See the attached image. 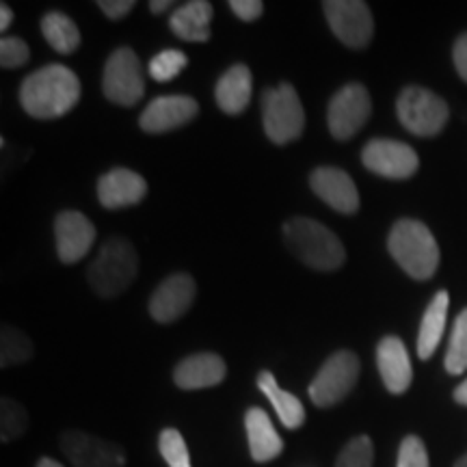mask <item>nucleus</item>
<instances>
[{"instance_id": "f257e3e1", "label": "nucleus", "mask_w": 467, "mask_h": 467, "mask_svg": "<svg viewBox=\"0 0 467 467\" xmlns=\"http://www.w3.org/2000/svg\"><path fill=\"white\" fill-rule=\"evenodd\" d=\"M80 100V80L66 66H46L28 74L20 87V104L35 119H57Z\"/></svg>"}, {"instance_id": "f03ea898", "label": "nucleus", "mask_w": 467, "mask_h": 467, "mask_svg": "<svg viewBox=\"0 0 467 467\" xmlns=\"http://www.w3.org/2000/svg\"><path fill=\"white\" fill-rule=\"evenodd\" d=\"M284 241L303 265L317 271H337L347 260V251L340 238L314 219H290L284 225Z\"/></svg>"}, {"instance_id": "7ed1b4c3", "label": "nucleus", "mask_w": 467, "mask_h": 467, "mask_svg": "<svg viewBox=\"0 0 467 467\" xmlns=\"http://www.w3.org/2000/svg\"><path fill=\"white\" fill-rule=\"evenodd\" d=\"M388 249L402 271L413 279H431L440 266V247L435 236L420 221L400 219L389 232Z\"/></svg>"}, {"instance_id": "20e7f679", "label": "nucleus", "mask_w": 467, "mask_h": 467, "mask_svg": "<svg viewBox=\"0 0 467 467\" xmlns=\"http://www.w3.org/2000/svg\"><path fill=\"white\" fill-rule=\"evenodd\" d=\"M139 273L137 251L126 238H109L89 266V284L104 299L119 296Z\"/></svg>"}, {"instance_id": "39448f33", "label": "nucleus", "mask_w": 467, "mask_h": 467, "mask_svg": "<svg viewBox=\"0 0 467 467\" xmlns=\"http://www.w3.org/2000/svg\"><path fill=\"white\" fill-rule=\"evenodd\" d=\"M262 124L266 137L275 145H285L299 139L306 128V110L288 83L266 89L262 96Z\"/></svg>"}, {"instance_id": "423d86ee", "label": "nucleus", "mask_w": 467, "mask_h": 467, "mask_svg": "<svg viewBox=\"0 0 467 467\" xmlns=\"http://www.w3.org/2000/svg\"><path fill=\"white\" fill-rule=\"evenodd\" d=\"M359 358L353 350H337L320 366L318 375L309 383V400L320 409H329L342 402L353 392L359 379Z\"/></svg>"}, {"instance_id": "0eeeda50", "label": "nucleus", "mask_w": 467, "mask_h": 467, "mask_svg": "<svg viewBox=\"0 0 467 467\" xmlns=\"http://www.w3.org/2000/svg\"><path fill=\"white\" fill-rule=\"evenodd\" d=\"M396 113H399L400 124L411 134L435 137L446 126L451 110L433 91L422 89V87H407L400 91L399 102H396Z\"/></svg>"}, {"instance_id": "6e6552de", "label": "nucleus", "mask_w": 467, "mask_h": 467, "mask_svg": "<svg viewBox=\"0 0 467 467\" xmlns=\"http://www.w3.org/2000/svg\"><path fill=\"white\" fill-rule=\"evenodd\" d=\"M102 91L107 100L119 107H134L145 93L143 67L137 52L130 48H117L104 66Z\"/></svg>"}, {"instance_id": "1a4fd4ad", "label": "nucleus", "mask_w": 467, "mask_h": 467, "mask_svg": "<svg viewBox=\"0 0 467 467\" xmlns=\"http://www.w3.org/2000/svg\"><path fill=\"white\" fill-rule=\"evenodd\" d=\"M323 11L331 31L344 46L361 50L375 35L372 11L361 0H325Z\"/></svg>"}, {"instance_id": "9d476101", "label": "nucleus", "mask_w": 467, "mask_h": 467, "mask_svg": "<svg viewBox=\"0 0 467 467\" xmlns=\"http://www.w3.org/2000/svg\"><path fill=\"white\" fill-rule=\"evenodd\" d=\"M370 113L372 100L364 85L350 83L347 87H342V89L331 98L329 110H327L329 132L334 134V139H337V141H347V139L355 137V134L366 126Z\"/></svg>"}, {"instance_id": "9b49d317", "label": "nucleus", "mask_w": 467, "mask_h": 467, "mask_svg": "<svg viewBox=\"0 0 467 467\" xmlns=\"http://www.w3.org/2000/svg\"><path fill=\"white\" fill-rule=\"evenodd\" d=\"M61 452L72 467H126V451L119 443L69 429L61 435Z\"/></svg>"}, {"instance_id": "f8f14e48", "label": "nucleus", "mask_w": 467, "mask_h": 467, "mask_svg": "<svg viewBox=\"0 0 467 467\" xmlns=\"http://www.w3.org/2000/svg\"><path fill=\"white\" fill-rule=\"evenodd\" d=\"M361 162L372 173L389 180H407L418 171L420 159L407 143L394 139H372L361 151Z\"/></svg>"}, {"instance_id": "ddd939ff", "label": "nucleus", "mask_w": 467, "mask_h": 467, "mask_svg": "<svg viewBox=\"0 0 467 467\" xmlns=\"http://www.w3.org/2000/svg\"><path fill=\"white\" fill-rule=\"evenodd\" d=\"M197 295L195 279L189 273H175L159 284L150 296V314L156 323L169 325L189 312Z\"/></svg>"}, {"instance_id": "4468645a", "label": "nucleus", "mask_w": 467, "mask_h": 467, "mask_svg": "<svg viewBox=\"0 0 467 467\" xmlns=\"http://www.w3.org/2000/svg\"><path fill=\"white\" fill-rule=\"evenodd\" d=\"M57 255L66 265L83 260L96 243V227L83 213L66 210L55 221Z\"/></svg>"}, {"instance_id": "2eb2a0df", "label": "nucleus", "mask_w": 467, "mask_h": 467, "mask_svg": "<svg viewBox=\"0 0 467 467\" xmlns=\"http://www.w3.org/2000/svg\"><path fill=\"white\" fill-rule=\"evenodd\" d=\"M197 113H200V107L191 96L171 93V96L154 98L141 113L139 126H141L143 132L162 134L189 124V121L195 119Z\"/></svg>"}, {"instance_id": "dca6fc26", "label": "nucleus", "mask_w": 467, "mask_h": 467, "mask_svg": "<svg viewBox=\"0 0 467 467\" xmlns=\"http://www.w3.org/2000/svg\"><path fill=\"white\" fill-rule=\"evenodd\" d=\"M309 186L327 206L340 214H355L359 210V191L353 178L337 167H318L309 175Z\"/></svg>"}, {"instance_id": "f3484780", "label": "nucleus", "mask_w": 467, "mask_h": 467, "mask_svg": "<svg viewBox=\"0 0 467 467\" xmlns=\"http://www.w3.org/2000/svg\"><path fill=\"white\" fill-rule=\"evenodd\" d=\"M379 375L389 394H405L413 381V368L400 337L385 336L377 347Z\"/></svg>"}, {"instance_id": "a211bd4d", "label": "nucleus", "mask_w": 467, "mask_h": 467, "mask_svg": "<svg viewBox=\"0 0 467 467\" xmlns=\"http://www.w3.org/2000/svg\"><path fill=\"white\" fill-rule=\"evenodd\" d=\"M145 195H148V182L130 169H110L98 182V200L109 210L137 206Z\"/></svg>"}, {"instance_id": "6ab92c4d", "label": "nucleus", "mask_w": 467, "mask_h": 467, "mask_svg": "<svg viewBox=\"0 0 467 467\" xmlns=\"http://www.w3.org/2000/svg\"><path fill=\"white\" fill-rule=\"evenodd\" d=\"M225 375L227 366L217 353H195L175 366L173 381L180 389L195 392V389L214 388L223 381Z\"/></svg>"}, {"instance_id": "aec40b11", "label": "nucleus", "mask_w": 467, "mask_h": 467, "mask_svg": "<svg viewBox=\"0 0 467 467\" xmlns=\"http://www.w3.org/2000/svg\"><path fill=\"white\" fill-rule=\"evenodd\" d=\"M244 431H247L249 452L255 463H268L284 452V441L273 426L265 409L251 407L244 413Z\"/></svg>"}, {"instance_id": "412c9836", "label": "nucleus", "mask_w": 467, "mask_h": 467, "mask_svg": "<svg viewBox=\"0 0 467 467\" xmlns=\"http://www.w3.org/2000/svg\"><path fill=\"white\" fill-rule=\"evenodd\" d=\"M213 5L208 0H191L178 7L169 17V26L180 39L192 44H203L210 39Z\"/></svg>"}, {"instance_id": "4be33fe9", "label": "nucleus", "mask_w": 467, "mask_h": 467, "mask_svg": "<svg viewBox=\"0 0 467 467\" xmlns=\"http://www.w3.org/2000/svg\"><path fill=\"white\" fill-rule=\"evenodd\" d=\"M251 91H254V78H251L249 67L238 63L221 76L214 98L225 115H241L249 107Z\"/></svg>"}, {"instance_id": "5701e85b", "label": "nucleus", "mask_w": 467, "mask_h": 467, "mask_svg": "<svg viewBox=\"0 0 467 467\" xmlns=\"http://www.w3.org/2000/svg\"><path fill=\"white\" fill-rule=\"evenodd\" d=\"M448 306H451V295L446 290H440L433 296V301L426 307L422 325H420L418 334V355L420 359H431L433 353L440 347L443 329H446V318H448Z\"/></svg>"}, {"instance_id": "b1692460", "label": "nucleus", "mask_w": 467, "mask_h": 467, "mask_svg": "<svg viewBox=\"0 0 467 467\" xmlns=\"http://www.w3.org/2000/svg\"><path fill=\"white\" fill-rule=\"evenodd\" d=\"M258 389L266 396L268 402H271L273 409H275L277 418L282 420L285 429L296 431L299 426L306 422V407L303 402L296 399L295 394L285 392V389L279 388L277 379L273 372L262 370L258 375Z\"/></svg>"}, {"instance_id": "393cba45", "label": "nucleus", "mask_w": 467, "mask_h": 467, "mask_svg": "<svg viewBox=\"0 0 467 467\" xmlns=\"http://www.w3.org/2000/svg\"><path fill=\"white\" fill-rule=\"evenodd\" d=\"M42 35L52 48L61 55H72L80 48V31L72 17L61 11H50L42 20Z\"/></svg>"}, {"instance_id": "a878e982", "label": "nucleus", "mask_w": 467, "mask_h": 467, "mask_svg": "<svg viewBox=\"0 0 467 467\" xmlns=\"http://www.w3.org/2000/svg\"><path fill=\"white\" fill-rule=\"evenodd\" d=\"M33 358V344L26 334L11 325H3L0 331V366H20Z\"/></svg>"}, {"instance_id": "bb28decb", "label": "nucleus", "mask_w": 467, "mask_h": 467, "mask_svg": "<svg viewBox=\"0 0 467 467\" xmlns=\"http://www.w3.org/2000/svg\"><path fill=\"white\" fill-rule=\"evenodd\" d=\"M28 429V411L20 402L3 396L0 400V441L11 443L20 440Z\"/></svg>"}, {"instance_id": "cd10ccee", "label": "nucleus", "mask_w": 467, "mask_h": 467, "mask_svg": "<svg viewBox=\"0 0 467 467\" xmlns=\"http://www.w3.org/2000/svg\"><path fill=\"white\" fill-rule=\"evenodd\" d=\"M446 372L448 375H461L467 370V307L454 320L451 344L446 350Z\"/></svg>"}, {"instance_id": "c85d7f7f", "label": "nucleus", "mask_w": 467, "mask_h": 467, "mask_svg": "<svg viewBox=\"0 0 467 467\" xmlns=\"http://www.w3.org/2000/svg\"><path fill=\"white\" fill-rule=\"evenodd\" d=\"M189 66V57L182 50H162L150 61V76L156 83H169Z\"/></svg>"}, {"instance_id": "c756f323", "label": "nucleus", "mask_w": 467, "mask_h": 467, "mask_svg": "<svg viewBox=\"0 0 467 467\" xmlns=\"http://www.w3.org/2000/svg\"><path fill=\"white\" fill-rule=\"evenodd\" d=\"M372 463H375V446L368 435L347 441L336 459V467H372Z\"/></svg>"}, {"instance_id": "7c9ffc66", "label": "nucleus", "mask_w": 467, "mask_h": 467, "mask_svg": "<svg viewBox=\"0 0 467 467\" xmlns=\"http://www.w3.org/2000/svg\"><path fill=\"white\" fill-rule=\"evenodd\" d=\"M159 451L169 467H192L189 448H186L184 437L178 429L161 431Z\"/></svg>"}, {"instance_id": "2f4dec72", "label": "nucleus", "mask_w": 467, "mask_h": 467, "mask_svg": "<svg viewBox=\"0 0 467 467\" xmlns=\"http://www.w3.org/2000/svg\"><path fill=\"white\" fill-rule=\"evenodd\" d=\"M396 467H431L429 452H426L424 441L420 440V437L407 435L405 440L400 441Z\"/></svg>"}, {"instance_id": "473e14b6", "label": "nucleus", "mask_w": 467, "mask_h": 467, "mask_svg": "<svg viewBox=\"0 0 467 467\" xmlns=\"http://www.w3.org/2000/svg\"><path fill=\"white\" fill-rule=\"evenodd\" d=\"M31 50L20 37H3L0 42V66L5 69H17L26 66Z\"/></svg>"}, {"instance_id": "72a5a7b5", "label": "nucleus", "mask_w": 467, "mask_h": 467, "mask_svg": "<svg viewBox=\"0 0 467 467\" xmlns=\"http://www.w3.org/2000/svg\"><path fill=\"white\" fill-rule=\"evenodd\" d=\"M230 9L234 11V16L241 17L243 22H254L258 20L265 11V3L260 0H232Z\"/></svg>"}, {"instance_id": "f704fd0d", "label": "nucleus", "mask_w": 467, "mask_h": 467, "mask_svg": "<svg viewBox=\"0 0 467 467\" xmlns=\"http://www.w3.org/2000/svg\"><path fill=\"white\" fill-rule=\"evenodd\" d=\"M134 0H98V7L102 9V14L110 17V20H121L134 9Z\"/></svg>"}, {"instance_id": "c9c22d12", "label": "nucleus", "mask_w": 467, "mask_h": 467, "mask_svg": "<svg viewBox=\"0 0 467 467\" xmlns=\"http://www.w3.org/2000/svg\"><path fill=\"white\" fill-rule=\"evenodd\" d=\"M452 57H454V67H457L459 76L467 83V33H463L457 39V44H454V50H452Z\"/></svg>"}, {"instance_id": "e433bc0d", "label": "nucleus", "mask_w": 467, "mask_h": 467, "mask_svg": "<svg viewBox=\"0 0 467 467\" xmlns=\"http://www.w3.org/2000/svg\"><path fill=\"white\" fill-rule=\"evenodd\" d=\"M11 22H14V11L7 3L0 5V31H7Z\"/></svg>"}, {"instance_id": "4c0bfd02", "label": "nucleus", "mask_w": 467, "mask_h": 467, "mask_svg": "<svg viewBox=\"0 0 467 467\" xmlns=\"http://www.w3.org/2000/svg\"><path fill=\"white\" fill-rule=\"evenodd\" d=\"M171 7H173L171 0H151V3H150L151 14H162V11H167Z\"/></svg>"}, {"instance_id": "58836bf2", "label": "nucleus", "mask_w": 467, "mask_h": 467, "mask_svg": "<svg viewBox=\"0 0 467 467\" xmlns=\"http://www.w3.org/2000/svg\"><path fill=\"white\" fill-rule=\"evenodd\" d=\"M454 400L459 402V405H463V407H467V379L463 383L459 385L457 389H454Z\"/></svg>"}, {"instance_id": "ea45409f", "label": "nucleus", "mask_w": 467, "mask_h": 467, "mask_svg": "<svg viewBox=\"0 0 467 467\" xmlns=\"http://www.w3.org/2000/svg\"><path fill=\"white\" fill-rule=\"evenodd\" d=\"M35 467H66V465H61L58 461L50 459V457H42L37 461V465H35Z\"/></svg>"}, {"instance_id": "a19ab883", "label": "nucleus", "mask_w": 467, "mask_h": 467, "mask_svg": "<svg viewBox=\"0 0 467 467\" xmlns=\"http://www.w3.org/2000/svg\"><path fill=\"white\" fill-rule=\"evenodd\" d=\"M454 467H467V454H463V457H461L457 463H454Z\"/></svg>"}]
</instances>
